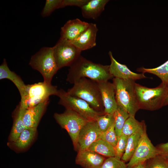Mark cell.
<instances>
[{
	"label": "cell",
	"instance_id": "obj_23",
	"mask_svg": "<svg viewBox=\"0 0 168 168\" xmlns=\"http://www.w3.org/2000/svg\"><path fill=\"white\" fill-rule=\"evenodd\" d=\"M88 149L105 157L115 156L114 147L108 142L101 139L93 142Z\"/></svg>",
	"mask_w": 168,
	"mask_h": 168
},
{
	"label": "cell",
	"instance_id": "obj_20",
	"mask_svg": "<svg viewBox=\"0 0 168 168\" xmlns=\"http://www.w3.org/2000/svg\"><path fill=\"white\" fill-rule=\"evenodd\" d=\"M26 109L20 103L16 106L13 113V123L9 137V142L15 141L26 128L23 121V116Z\"/></svg>",
	"mask_w": 168,
	"mask_h": 168
},
{
	"label": "cell",
	"instance_id": "obj_5",
	"mask_svg": "<svg viewBox=\"0 0 168 168\" xmlns=\"http://www.w3.org/2000/svg\"><path fill=\"white\" fill-rule=\"evenodd\" d=\"M29 65L42 75L44 82L51 84L53 77L59 70L56 62L53 47L41 48L30 59Z\"/></svg>",
	"mask_w": 168,
	"mask_h": 168
},
{
	"label": "cell",
	"instance_id": "obj_33",
	"mask_svg": "<svg viewBox=\"0 0 168 168\" xmlns=\"http://www.w3.org/2000/svg\"><path fill=\"white\" fill-rule=\"evenodd\" d=\"M89 0H63L62 8L68 6H75L81 8Z\"/></svg>",
	"mask_w": 168,
	"mask_h": 168
},
{
	"label": "cell",
	"instance_id": "obj_32",
	"mask_svg": "<svg viewBox=\"0 0 168 168\" xmlns=\"http://www.w3.org/2000/svg\"><path fill=\"white\" fill-rule=\"evenodd\" d=\"M100 168H127V164L114 156L106 159Z\"/></svg>",
	"mask_w": 168,
	"mask_h": 168
},
{
	"label": "cell",
	"instance_id": "obj_19",
	"mask_svg": "<svg viewBox=\"0 0 168 168\" xmlns=\"http://www.w3.org/2000/svg\"><path fill=\"white\" fill-rule=\"evenodd\" d=\"M108 0H89L81 8L83 16L87 19L97 18L105 9Z\"/></svg>",
	"mask_w": 168,
	"mask_h": 168
},
{
	"label": "cell",
	"instance_id": "obj_7",
	"mask_svg": "<svg viewBox=\"0 0 168 168\" xmlns=\"http://www.w3.org/2000/svg\"><path fill=\"white\" fill-rule=\"evenodd\" d=\"M57 96L59 98V104L66 109L75 112L89 121L96 120L99 116L104 114L96 110L85 101L70 95L63 89L58 90Z\"/></svg>",
	"mask_w": 168,
	"mask_h": 168
},
{
	"label": "cell",
	"instance_id": "obj_35",
	"mask_svg": "<svg viewBox=\"0 0 168 168\" xmlns=\"http://www.w3.org/2000/svg\"><path fill=\"white\" fill-rule=\"evenodd\" d=\"M145 162L138 165L132 168H145Z\"/></svg>",
	"mask_w": 168,
	"mask_h": 168
},
{
	"label": "cell",
	"instance_id": "obj_24",
	"mask_svg": "<svg viewBox=\"0 0 168 168\" xmlns=\"http://www.w3.org/2000/svg\"><path fill=\"white\" fill-rule=\"evenodd\" d=\"M130 116L126 111L118 105L114 113V127L118 138L122 135V130L124 124Z\"/></svg>",
	"mask_w": 168,
	"mask_h": 168
},
{
	"label": "cell",
	"instance_id": "obj_29",
	"mask_svg": "<svg viewBox=\"0 0 168 168\" xmlns=\"http://www.w3.org/2000/svg\"><path fill=\"white\" fill-rule=\"evenodd\" d=\"M63 0H46L41 13L43 17L49 16L56 9L62 8Z\"/></svg>",
	"mask_w": 168,
	"mask_h": 168
},
{
	"label": "cell",
	"instance_id": "obj_14",
	"mask_svg": "<svg viewBox=\"0 0 168 168\" xmlns=\"http://www.w3.org/2000/svg\"><path fill=\"white\" fill-rule=\"evenodd\" d=\"M90 24L78 18L69 20L61 27L60 38L72 41L85 31Z\"/></svg>",
	"mask_w": 168,
	"mask_h": 168
},
{
	"label": "cell",
	"instance_id": "obj_13",
	"mask_svg": "<svg viewBox=\"0 0 168 168\" xmlns=\"http://www.w3.org/2000/svg\"><path fill=\"white\" fill-rule=\"evenodd\" d=\"M98 83L104 107L105 114H114L118 106L114 84L108 81Z\"/></svg>",
	"mask_w": 168,
	"mask_h": 168
},
{
	"label": "cell",
	"instance_id": "obj_15",
	"mask_svg": "<svg viewBox=\"0 0 168 168\" xmlns=\"http://www.w3.org/2000/svg\"><path fill=\"white\" fill-rule=\"evenodd\" d=\"M98 29L96 24L90 23L88 28L76 39L71 41L81 51L91 49L96 45Z\"/></svg>",
	"mask_w": 168,
	"mask_h": 168
},
{
	"label": "cell",
	"instance_id": "obj_26",
	"mask_svg": "<svg viewBox=\"0 0 168 168\" xmlns=\"http://www.w3.org/2000/svg\"><path fill=\"white\" fill-rule=\"evenodd\" d=\"M146 126L144 121L139 122L136 119L135 116H130L124 124L122 134L128 137Z\"/></svg>",
	"mask_w": 168,
	"mask_h": 168
},
{
	"label": "cell",
	"instance_id": "obj_30",
	"mask_svg": "<svg viewBox=\"0 0 168 168\" xmlns=\"http://www.w3.org/2000/svg\"><path fill=\"white\" fill-rule=\"evenodd\" d=\"M100 139L106 141L114 147L115 146L118 138L115 131L114 123L106 131L102 132Z\"/></svg>",
	"mask_w": 168,
	"mask_h": 168
},
{
	"label": "cell",
	"instance_id": "obj_1",
	"mask_svg": "<svg viewBox=\"0 0 168 168\" xmlns=\"http://www.w3.org/2000/svg\"><path fill=\"white\" fill-rule=\"evenodd\" d=\"M109 65L93 63L82 56L69 67L66 80L71 84L82 78H87L97 82L108 81L113 78Z\"/></svg>",
	"mask_w": 168,
	"mask_h": 168
},
{
	"label": "cell",
	"instance_id": "obj_17",
	"mask_svg": "<svg viewBox=\"0 0 168 168\" xmlns=\"http://www.w3.org/2000/svg\"><path fill=\"white\" fill-rule=\"evenodd\" d=\"M49 102V99L25 110L23 121L26 127L37 128Z\"/></svg>",
	"mask_w": 168,
	"mask_h": 168
},
{
	"label": "cell",
	"instance_id": "obj_2",
	"mask_svg": "<svg viewBox=\"0 0 168 168\" xmlns=\"http://www.w3.org/2000/svg\"><path fill=\"white\" fill-rule=\"evenodd\" d=\"M67 91L70 95L85 101L97 111L105 114L98 82L86 78H82L75 82L73 86Z\"/></svg>",
	"mask_w": 168,
	"mask_h": 168
},
{
	"label": "cell",
	"instance_id": "obj_6",
	"mask_svg": "<svg viewBox=\"0 0 168 168\" xmlns=\"http://www.w3.org/2000/svg\"><path fill=\"white\" fill-rule=\"evenodd\" d=\"M54 117L60 126L67 131L72 140L74 149L78 150L79 133L89 121L75 112L68 109H66L63 113H55Z\"/></svg>",
	"mask_w": 168,
	"mask_h": 168
},
{
	"label": "cell",
	"instance_id": "obj_9",
	"mask_svg": "<svg viewBox=\"0 0 168 168\" xmlns=\"http://www.w3.org/2000/svg\"><path fill=\"white\" fill-rule=\"evenodd\" d=\"M52 47L58 69L70 67L81 56L82 52L71 41L61 38Z\"/></svg>",
	"mask_w": 168,
	"mask_h": 168
},
{
	"label": "cell",
	"instance_id": "obj_10",
	"mask_svg": "<svg viewBox=\"0 0 168 168\" xmlns=\"http://www.w3.org/2000/svg\"><path fill=\"white\" fill-rule=\"evenodd\" d=\"M159 155V151L153 146L147 136L146 128L141 136L132 157L127 164V168H132Z\"/></svg>",
	"mask_w": 168,
	"mask_h": 168
},
{
	"label": "cell",
	"instance_id": "obj_12",
	"mask_svg": "<svg viewBox=\"0 0 168 168\" xmlns=\"http://www.w3.org/2000/svg\"><path fill=\"white\" fill-rule=\"evenodd\" d=\"M108 54L111 61L109 70L113 78L134 81L147 78L144 73H137L133 72L126 65L119 63L114 58L111 51H110Z\"/></svg>",
	"mask_w": 168,
	"mask_h": 168
},
{
	"label": "cell",
	"instance_id": "obj_3",
	"mask_svg": "<svg viewBox=\"0 0 168 168\" xmlns=\"http://www.w3.org/2000/svg\"><path fill=\"white\" fill-rule=\"evenodd\" d=\"M167 87L162 82L157 86L152 88L135 82V89L139 109L153 111L164 106Z\"/></svg>",
	"mask_w": 168,
	"mask_h": 168
},
{
	"label": "cell",
	"instance_id": "obj_28",
	"mask_svg": "<svg viewBox=\"0 0 168 168\" xmlns=\"http://www.w3.org/2000/svg\"><path fill=\"white\" fill-rule=\"evenodd\" d=\"M96 121L100 130L103 132L114 123V114H105L99 116Z\"/></svg>",
	"mask_w": 168,
	"mask_h": 168
},
{
	"label": "cell",
	"instance_id": "obj_16",
	"mask_svg": "<svg viewBox=\"0 0 168 168\" xmlns=\"http://www.w3.org/2000/svg\"><path fill=\"white\" fill-rule=\"evenodd\" d=\"M105 159L100 154L87 149L78 151L75 162L83 168H100Z\"/></svg>",
	"mask_w": 168,
	"mask_h": 168
},
{
	"label": "cell",
	"instance_id": "obj_36",
	"mask_svg": "<svg viewBox=\"0 0 168 168\" xmlns=\"http://www.w3.org/2000/svg\"><path fill=\"white\" fill-rule=\"evenodd\" d=\"M167 105H168V85H167L166 95L164 102V106Z\"/></svg>",
	"mask_w": 168,
	"mask_h": 168
},
{
	"label": "cell",
	"instance_id": "obj_34",
	"mask_svg": "<svg viewBox=\"0 0 168 168\" xmlns=\"http://www.w3.org/2000/svg\"><path fill=\"white\" fill-rule=\"evenodd\" d=\"M160 152V155L168 160V142L160 144L156 147Z\"/></svg>",
	"mask_w": 168,
	"mask_h": 168
},
{
	"label": "cell",
	"instance_id": "obj_18",
	"mask_svg": "<svg viewBox=\"0 0 168 168\" xmlns=\"http://www.w3.org/2000/svg\"><path fill=\"white\" fill-rule=\"evenodd\" d=\"M5 79L9 80L15 85L19 92L21 97V101H23L26 95L27 85L24 83L19 76L10 70L6 59L4 58L0 66V79Z\"/></svg>",
	"mask_w": 168,
	"mask_h": 168
},
{
	"label": "cell",
	"instance_id": "obj_11",
	"mask_svg": "<svg viewBox=\"0 0 168 168\" xmlns=\"http://www.w3.org/2000/svg\"><path fill=\"white\" fill-rule=\"evenodd\" d=\"M101 133L96 120L88 121L79 133L78 151L88 149L91 144L100 139Z\"/></svg>",
	"mask_w": 168,
	"mask_h": 168
},
{
	"label": "cell",
	"instance_id": "obj_21",
	"mask_svg": "<svg viewBox=\"0 0 168 168\" xmlns=\"http://www.w3.org/2000/svg\"><path fill=\"white\" fill-rule=\"evenodd\" d=\"M37 131V128L26 127L20 134L17 139L12 143L15 148L22 150L27 147L33 141Z\"/></svg>",
	"mask_w": 168,
	"mask_h": 168
},
{
	"label": "cell",
	"instance_id": "obj_22",
	"mask_svg": "<svg viewBox=\"0 0 168 168\" xmlns=\"http://www.w3.org/2000/svg\"><path fill=\"white\" fill-rule=\"evenodd\" d=\"M146 128V126L128 137L125 150L121 159L122 161L125 162H128L130 160L137 147L141 136Z\"/></svg>",
	"mask_w": 168,
	"mask_h": 168
},
{
	"label": "cell",
	"instance_id": "obj_8",
	"mask_svg": "<svg viewBox=\"0 0 168 168\" xmlns=\"http://www.w3.org/2000/svg\"><path fill=\"white\" fill-rule=\"evenodd\" d=\"M58 90L57 86L47 84L44 81L27 85L25 98L19 102L24 108L36 105L49 99L51 95H57Z\"/></svg>",
	"mask_w": 168,
	"mask_h": 168
},
{
	"label": "cell",
	"instance_id": "obj_25",
	"mask_svg": "<svg viewBox=\"0 0 168 168\" xmlns=\"http://www.w3.org/2000/svg\"><path fill=\"white\" fill-rule=\"evenodd\" d=\"M137 70L142 73H149L155 75L159 78L162 82L168 85V60L156 68H147L142 67L138 68Z\"/></svg>",
	"mask_w": 168,
	"mask_h": 168
},
{
	"label": "cell",
	"instance_id": "obj_31",
	"mask_svg": "<svg viewBox=\"0 0 168 168\" xmlns=\"http://www.w3.org/2000/svg\"><path fill=\"white\" fill-rule=\"evenodd\" d=\"M128 137L122 134L118 138L117 144L114 147V157L119 159L121 160L124 153L126 147Z\"/></svg>",
	"mask_w": 168,
	"mask_h": 168
},
{
	"label": "cell",
	"instance_id": "obj_27",
	"mask_svg": "<svg viewBox=\"0 0 168 168\" xmlns=\"http://www.w3.org/2000/svg\"><path fill=\"white\" fill-rule=\"evenodd\" d=\"M145 168H168V160L159 155L147 160Z\"/></svg>",
	"mask_w": 168,
	"mask_h": 168
},
{
	"label": "cell",
	"instance_id": "obj_4",
	"mask_svg": "<svg viewBox=\"0 0 168 168\" xmlns=\"http://www.w3.org/2000/svg\"><path fill=\"white\" fill-rule=\"evenodd\" d=\"M135 81L113 78L112 82L115 86L118 105L130 116H134L140 109L135 89Z\"/></svg>",
	"mask_w": 168,
	"mask_h": 168
}]
</instances>
